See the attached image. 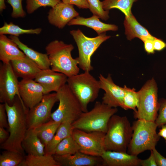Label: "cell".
Here are the masks:
<instances>
[{
  "instance_id": "cell-12",
  "label": "cell",
  "mask_w": 166,
  "mask_h": 166,
  "mask_svg": "<svg viewBox=\"0 0 166 166\" xmlns=\"http://www.w3.org/2000/svg\"><path fill=\"white\" fill-rule=\"evenodd\" d=\"M57 101L56 92L44 94L41 101L26 114L28 128H35L47 122L51 118L52 108Z\"/></svg>"
},
{
  "instance_id": "cell-45",
  "label": "cell",
  "mask_w": 166,
  "mask_h": 166,
  "mask_svg": "<svg viewBox=\"0 0 166 166\" xmlns=\"http://www.w3.org/2000/svg\"><path fill=\"white\" fill-rule=\"evenodd\" d=\"M6 8L5 3V0H0V11L2 12Z\"/></svg>"
},
{
  "instance_id": "cell-17",
  "label": "cell",
  "mask_w": 166,
  "mask_h": 166,
  "mask_svg": "<svg viewBox=\"0 0 166 166\" xmlns=\"http://www.w3.org/2000/svg\"><path fill=\"white\" fill-rule=\"evenodd\" d=\"M53 156L60 166H100L102 164L101 157L88 155L80 151L73 154Z\"/></svg>"
},
{
  "instance_id": "cell-4",
  "label": "cell",
  "mask_w": 166,
  "mask_h": 166,
  "mask_svg": "<svg viewBox=\"0 0 166 166\" xmlns=\"http://www.w3.org/2000/svg\"><path fill=\"white\" fill-rule=\"evenodd\" d=\"M117 111V108L111 107L102 102L96 101L91 110L83 112L72 123V128L87 132L96 131L106 133L110 119Z\"/></svg>"
},
{
  "instance_id": "cell-28",
  "label": "cell",
  "mask_w": 166,
  "mask_h": 166,
  "mask_svg": "<svg viewBox=\"0 0 166 166\" xmlns=\"http://www.w3.org/2000/svg\"><path fill=\"white\" fill-rule=\"evenodd\" d=\"M138 0H104L102 1L103 9L109 10L112 9H117L123 13L125 17L132 14L131 8L134 2Z\"/></svg>"
},
{
  "instance_id": "cell-40",
  "label": "cell",
  "mask_w": 166,
  "mask_h": 166,
  "mask_svg": "<svg viewBox=\"0 0 166 166\" xmlns=\"http://www.w3.org/2000/svg\"><path fill=\"white\" fill-rule=\"evenodd\" d=\"M152 150L157 166H166V158L162 156L155 148Z\"/></svg>"
},
{
  "instance_id": "cell-13",
  "label": "cell",
  "mask_w": 166,
  "mask_h": 166,
  "mask_svg": "<svg viewBox=\"0 0 166 166\" xmlns=\"http://www.w3.org/2000/svg\"><path fill=\"white\" fill-rule=\"evenodd\" d=\"M99 81L101 89L105 93L102 98V102L109 107L117 108L123 107L125 93V87L116 85L109 74L106 77L100 74Z\"/></svg>"
},
{
  "instance_id": "cell-43",
  "label": "cell",
  "mask_w": 166,
  "mask_h": 166,
  "mask_svg": "<svg viewBox=\"0 0 166 166\" xmlns=\"http://www.w3.org/2000/svg\"><path fill=\"white\" fill-rule=\"evenodd\" d=\"M9 132L6 130L5 128L0 127V144L5 142L9 136Z\"/></svg>"
},
{
  "instance_id": "cell-2",
  "label": "cell",
  "mask_w": 166,
  "mask_h": 166,
  "mask_svg": "<svg viewBox=\"0 0 166 166\" xmlns=\"http://www.w3.org/2000/svg\"><path fill=\"white\" fill-rule=\"evenodd\" d=\"M73 49L72 44L65 43L61 41L55 40L49 43L45 49L51 69L68 77L78 74L80 68L78 60L73 58L71 54Z\"/></svg>"
},
{
  "instance_id": "cell-6",
  "label": "cell",
  "mask_w": 166,
  "mask_h": 166,
  "mask_svg": "<svg viewBox=\"0 0 166 166\" xmlns=\"http://www.w3.org/2000/svg\"><path fill=\"white\" fill-rule=\"evenodd\" d=\"M90 72L85 71L68 77L67 81L69 88L79 101L83 112L88 111V104L97 98L101 89L99 81Z\"/></svg>"
},
{
  "instance_id": "cell-21",
  "label": "cell",
  "mask_w": 166,
  "mask_h": 166,
  "mask_svg": "<svg viewBox=\"0 0 166 166\" xmlns=\"http://www.w3.org/2000/svg\"><path fill=\"white\" fill-rule=\"evenodd\" d=\"M99 18L93 15L89 18H84L79 16L71 20L67 24L69 26L80 25L86 26L94 30L100 35L108 31H116L118 27L113 24H106L101 22Z\"/></svg>"
},
{
  "instance_id": "cell-11",
  "label": "cell",
  "mask_w": 166,
  "mask_h": 166,
  "mask_svg": "<svg viewBox=\"0 0 166 166\" xmlns=\"http://www.w3.org/2000/svg\"><path fill=\"white\" fill-rule=\"evenodd\" d=\"M10 62L1 65L0 67V102L11 105L18 96L23 106L26 108L19 94V82Z\"/></svg>"
},
{
  "instance_id": "cell-1",
  "label": "cell",
  "mask_w": 166,
  "mask_h": 166,
  "mask_svg": "<svg viewBox=\"0 0 166 166\" xmlns=\"http://www.w3.org/2000/svg\"><path fill=\"white\" fill-rule=\"evenodd\" d=\"M5 104L10 135L7 140L0 144V148L25 156L22 142L28 129L26 114L29 109L23 106L18 96H16L11 105Z\"/></svg>"
},
{
  "instance_id": "cell-20",
  "label": "cell",
  "mask_w": 166,
  "mask_h": 166,
  "mask_svg": "<svg viewBox=\"0 0 166 166\" xmlns=\"http://www.w3.org/2000/svg\"><path fill=\"white\" fill-rule=\"evenodd\" d=\"M17 44L5 35H0V60L3 63L19 59L26 55L21 51Z\"/></svg>"
},
{
  "instance_id": "cell-35",
  "label": "cell",
  "mask_w": 166,
  "mask_h": 166,
  "mask_svg": "<svg viewBox=\"0 0 166 166\" xmlns=\"http://www.w3.org/2000/svg\"><path fill=\"white\" fill-rule=\"evenodd\" d=\"M23 0H7V2L12 8L11 16L14 18H23L26 15L23 10L22 2Z\"/></svg>"
},
{
  "instance_id": "cell-22",
  "label": "cell",
  "mask_w": 166,
  "mask_h": 166,
  "mask_svg": "<svg viewBox=\"0 0 166 166\" xmlns=\"http://www.w3.org/2000/svg\"><path fill=\"white\" fill-rule=\"evenodd\" d=\"M124 25L125 34L128 40H131L134 38H137L144 42L154 37L138 22L132 14L128 16L125 17Z\"/></svg>"
},
{
  "instance_id": "cell-30",
  "label": "cell",
  "mask_w": 166,
  "mask_h": 166,
  "mask_svg": "<svg viewBox=\"0 0 166 166\" xmlns=\"http://www.w3.org/2000/svg\"><path fill=\"white\" fill-rule=\"evenodd\" d=\"M80 149L79 145L71 135L64 138L58 144L54 154H73L79 151Z\"/></svg>"
},
{
  "instance_id": "cell-19",
  "label": "cell",
  "mask_w": 166,
  "mask_h": 166,
  "mask_svg": "<svg viewBox=\"0 0 166 166\" xmlns=\"http://www.w3.org/2000/svg\"><path fill=\"white\" fill-rule=\"evenodd\" d=\"M10 63L16 76L23 79H34L42 70L26 56L22 58L11 61Z\"/></svg>"
},
{
  "instance_id": "cell-39",
  "label": "cell",
  "mask_w": 166,
  "mask_h": 166,
  "mask_svg": "<svg viewBox=\"0 0 166 166\" xmlns=\"http://www.w3.org/2000/svg\"><path fill=\"white\" fill-rule=\"evenodd\" d=\"M151 154L149 157L145 160H140V166H157L152 150H150Z\"/></svg>"
},
{
  "instance_id": "cell-7",
  "label": "cell",
  "mask_w": 166,
  "mask_h": 166,
  "mask_svg": "<svg viewBox=\"0 0 166 166\" xmlns=\"http://www.w3.org/2000/svg\"><path fill=\"white\" fill-rule=\"evenodd\" d=\"M158 88L153 78L148 81L138 91L139 104L134 112L135 119L155 121L160 107L158 100Z\"/></svg>"
},
{
  "instance_id": "cell-29",
  "label": "cell",
  "mask_w": 166,
  "mask_h": 166,
  "mask_svg": "<svg viewBox=\"0 0 166 166\" xmlns=\"http://www.w3.org/2000/svg\"><path fill=\"white\" fill-rule=\"evenodd\" d=\"M42 31L41 28L25 29L11 22L9 23L5 22L3 26L0 28V34H9L18 37L20 35L24 34H38L41 33Z\"/></svg>"
},
{
  "instance_id": "cell-16",
  "label": "cell",
  "mask_w": 166,
  "mask_h": 166,
  "mask_svg": "<svg viewBox=\"0 0 166 166\" xmlns=\"http://www.w3.org/2000/svg\"><path fill=\"white\" fill-rule=\"evenodd\" d=\"M67 79L68 77L64 74L50 68L41 70L34 80L43 87L45 94L52 91L57 92L66 84Z\"/></svg>"
},
{
  "instance_id": "cell-34",
  "label": "cell",
  "mask_w": 166,
  "mask_h": 166,
  "mask_svg": "<svg viewBox=\"0 0 166 166\" xmlns=\"http://www.w3.org/2000/svg\"><path fill=\"white\" fill-rule=\"evenodd\" d=\"M89 5V9L93 15L101 19L106 20L109 18L108 10H105L102 2L100 0H87Z\"/></svg>"
},
{
  "instance_id": "cell-36",
  "label": "cell",
  "mask_w": 166,
  "mask_h": 166,
  "mask_svg": "<svg viewBox=\"0 0 166 166\" xmlns=\"http://www.w3.org/2000/svg\"><path fill=\"white\" fill-rule=\"evenodd\" d=\"M159 113L155 121L157 127H160L166 124V99H163L160 102Z\"/></svg>"
},
{
  "instance_id": "cell-15",
  "label": "cell",
  "mask_w": 166,
  "mask_h": 166,
  "mask_svg": "<svg viewBox=\"0 0 166 166\" xmlns=\"http://www.w3.org/2000/svg\"><path fill=\"white\" fill-rule=\"evenodd\" d=\"M78 16L79 13L75 10L73 5L61 2L49 10L47 18L51 24L62 29L71 20Z\"/></svg>"
},
{
  "instance_id": "cell-14",
  "label": "cell",
  "mask_w": 166,
  "mask_h": 166,
  "mask_svg": "<svg viewBox=\"0 0 166 166\" xmlns=\"http://www.w3.org/2000/svg\"><path fill=\"white\" fill-rule=\"evenodd\" d=\"M18 89L21 99L28 109L40 102L45 94L43 87L33 79H22L19 82Z\"/></svg>"
},
{
  "instance_id": "cell-46",
  "label": "cell",
  "mask_w": 166,
  "mask_h": 166,
  "mask_svg": "<svg viewBox=\"0 0 166 166\" xmlns=\"http://www.w3.org/2000/svg\"><path fill=\"white\" fill-rule=\"evenodd\" d=\"M165 140V142H166V140Z\"/></svg>"
},
{
  "instance_id": "cell-44",
  "label": "cell",
  "mask_w": 166,
  "mask_h": 166,
  "mask_svg": "<svg viewBox=\"0 0 166 166\" xmlns=\"http://www.w3.org/2000/svg\"><path fill=\"white\" fill-rule=\"evenodd\" d=\"M161 128L159 130L158 133L160 136L166 140V124L162 125L160 127Z\"/></svg>"
},
{
  "instance_id": "cell-18",
  "label": "cell",
  "mask_w": 166,
  "mask_h": 166,
  "mask_svg": "<svg viewBox=\"0 0 166 166\" xmlns=\"http://www.w3.org/2000/svg\"><path fill=\"white\" fill-rule=\"evenodd\" d=\"M102 166H138L140 160L137 156L127 152L105 151L101 156Z\"/></svg>"
},
{
  "instance_id": "cell-9",
  "label": "cell",
  "mask_w": 166,
  "mask_h": 166,
  "mask_svg": "<svg viewBox=\"0 0 166 166\" xmlns=\"http://www.w3.org/2000/svg\"><path fill=\"white\" fill-rule=\"evenodd\" d=\"M76 43L79 56L76 58L78 66L84 71H90L93 69L91 64V57L94 53L104 42L110 36L102 33L94 38L85 36L79 29L73 30L70 32Z\"/></svg>"
},
{
  "instance_id": "cell-33",
  "label": "cell",
  "mask_w": 166,
  "mask_h": 166,
  "mask_svg": "<svg viewBox=\"0 0 166 166\" xmlns=\"http://www.w3.org/2000/svg\"><path fill=\"white\" fill-rule=\"evenodd\" d=\"M26 8L27 13L31 14L41 7L50 6L54 7L60 0H26Z\"/></svg>"
},
{
  "instance_id": "cell-10",
  "label": "cell",
  "mask_w": 166,
  "mask_h": 166,
  "mask_svg": "<svg viewBox=\"0 0 166 166\" xmlns=\"http://www.w3.org/2000/svg\"><path fill=\"white\" fill-rule=\"evenodd\" d=\"M105 133L100 132H87L74 129L72 136L79 145L80 152L88 155L101 157L105 151Z\"/></svg>"
},
{
  "instance_id": "cell-5",
  "label": "cell",
  "mask_w": 166,
  "mask_h": 166,
  "mask_svg": "<svg viewBox=\"0 0 166 166\" xmlns=\"http://www.w3.org/2000/svg\"><path fill=\"white\" fill-rule=\"evenodd\" d=\"M157 126L155 121L138 119L133 122V133L127 152L137 156L139 154L155 148L160 136L157 133Z\"/></svg>"
},
{
  "instance_id": "cell-24",
  "label": "cell",
  "mask_w": 166,
  "mask_h": 166,
  "mask_svg": "<svg viewBox=\"0 0 166 166\" xmlns=\"http://www.w3.org/2000/svg\"><path fill=\"white\" fill-rule=\"evenodd\" d=\"M9 38L16 43L25 55L34 62L42 70L50 68V62L46 53H40L29 47L22 42L17 37L11 35Z\"/></svg>"
},
{
  "instance_id": "cell-26",
  "label": "cell",
  "mask_w": 166,
  "mask_h": 166,
  "mask_svg": "<svg viewBox=\"0 0 166 166\" xmlns=\"http://www.w3.org/2000/svg\"><path fill=\"white\" fill-rule=\"evenodd\" d=\"M19 166H60L52 155H27Z\"/></svg>"
},
{
  "instance_id": "cell-23",
  "label": "cell",
  "mask_w": 166,
  "mask_h": 166,
  "mask_svg": "<svg viewBox=\"0 0 166 166\" xmlns=\"http://www.w3.org/2000/svg\"><path fill=\"white\" fill-rule=\"evenodd\" d=\"M25 152L28 155H41L45 154V146L38 137L34 128H28L22 142Z\"/></svg>"
},
{
  "instance_id": "cell-41",
  "label": "cell",
  "mask_w": 166,
  "mask_h": 166,
  "mask_svg": "<svg viewBox=\"0 0 166 166\" xmlns=\"http://www.w3.org/2000/svg\"><path fill=\"white\" fill-rule=\"evenodd\" d=\"M155 37L149 38L144 42V48L145 51L148 54H153L155 52L153 40Z\"/></svg>"
},
{
  "instance_id": "cell-31",
  "label": "cell",
  "mask_w": 166,
  "mask_h": 166,
  "mask_svg": "<svg viewBox=\"0 0 166 166\" xmlns=\"http://www.w3.org/2000/svg\"><path fill=\"white\" fill-rule=\"evenodd\" d=\"M125 93L123 99L122 108L125 110L131 109L134 112L136 111L139 104V95L138 92H136L135 89L133 88H128L125 85Z\"/></svg>"
},
{
  "instance_id": "cell-37",
  "label": "cell",
  "mask_w": 166,
  "mask_h": 166,
  "mask_svg": "<svg viewBox=\"0 0 166 166\" xmlns=\"http://www.w3.org/2000/svg\"><path fill=\"white\" fill-rule=\"evenodd\" d=\"M0 127L8 129V117L5 103L0 104Z\"/></svg>"
},
{
  "instance_id": "cell-42",
  "label": "cell",
  "mask_w": 166,
  "mask_h": 166,
  "mask_svg": "<svg viewBox=\"0 0 166 166\" xmlns=\"http://www.w3.org/2000/svg\"><path fill=\"white\" fill-rule=\"evenodd\" d=\"M155 51H160L166 47V43L160 39L155 38L153 40Z\"/></svg>"
},
{
  "instance_id": "cell-25",
  "label": "cell",
  "mask_w": 166,
  "mask_h": 166,
  "mask_svg": "<svg viewBox=\"0 0 166 166\" xmlns=\"http://www.w3.org/2000/svg\"><path fill=\"white\" fill-rule=\"evenodd\" d=\"M72 122L66 121L61 123L51 140L45 147V154L53 155L56 147L64 138L72 135L73 130Z\"/></svg>"
},
{
  "instance_id": "cell-38",
  "label": "cell",
  "mask_w": 166,
  "mask_h": 166,
  "mask_svg": "<svg viewBox=\"0 0 166 166\" xmlns=\"http://www.w3.org/2000/svg\"><path fill=\"white\" fill-rule=\"evenodd\" d=\"M66 4L75 5L79 9H89L87 0H60Z\"/></svg>"
},
{
  "instance_id": "cell-32",
  "label": "cell",
  "mask_w": 166,
  "mask_h": 166,
  "mask_svg": "<svg viewBox=\"0 0 166 166\" xmlns=\"http://www.w3.org/2000/svg\"><path fill=\"white\" fill-rule=\"evenodd\" d=\"M25 156L18 152L5 150L0 155V166H19Z\"/></svg>"
},
{
  "instance_id": "cell-27",
  "label": "cell",
  "mask_w": 166,
  "mask_h": 166,
  "mask_svg": "<svg viewBox=\"0 0 166 166\" xmlns=\"http://www.w3.org/2000/svg\"><path fill=\"white\" fill-rule=\"evenodd\" d=\"M61 123L51 119L34 128L38 137L45 146L52 139Z\"/></svg>"
},
{
  "instance_id": "cell-3",
  "label": "cell",
  "mask_w": 166,
  "mask_h": 166,
  "mask_svg": "<svg viewBox=\"0 0 166 166\" xmlns=\"http://www.w3.org/2000/svg\"><path fill=\"white\" fill-rule=\"evenodd\" d=\"M132 133V126L126 116L113 115L105 133V150L127 152Z\"/></svg>"
},
{
  "instance_id": "cell-8",
  "label": "cell",
  "mask_w": 166,
  "mask_h": 166,
  "mask_svg": "<svg viewBox=\"0 0 166 166\" xmlns=\"http://www.w3.org/2000/svg\"><path fill=\"white\" fill-rule=\"evenodd\" d=\"M59 102L57 108L51 115V119L60 123L66 121L72 123L83 112L81 105L66 84L56 92Z\"/></svg>"
}]
</instances>
